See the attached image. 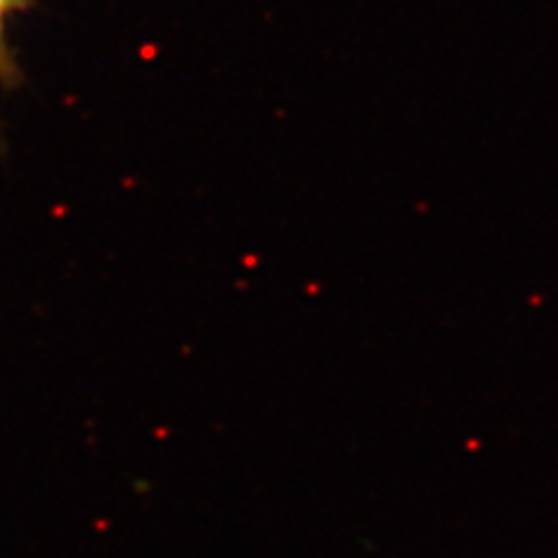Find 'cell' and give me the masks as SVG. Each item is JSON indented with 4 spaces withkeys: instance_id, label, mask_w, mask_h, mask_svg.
I'll return each instance as SVG.
<instances>
[{
    "instance_id": "6da1fadb",
    "label": "cell",
    "mask_w": 558,
    "mask_h": 558,
    "mask_svg": "<svg viewBox=\"0 0 558 558\" xmlns=\"http://www.w3.org/2000/svg\"><path fill=\"white\" fill-rule=\"evenodd\" d=\"M21 0H0V72H3V65H5V26H7V19H10V14L19 10Z\"/></svg>"
}]
</instances>
